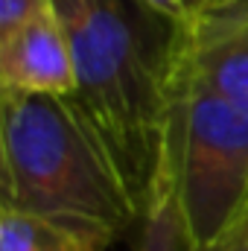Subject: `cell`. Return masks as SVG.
I'll return each instance as SVG.
<instances>
[{
    "label": "cell",
    "instance_id": "9",
    "mask_svg": "<svg viewBox=\"0 0 248 251\" xmlns=\"http://www.w3.org/2000/svg\"><path fill=\"white\" fill-rule=\"evenodd\" d=\"M201 251H248V210L207 249Z\"/></svg>",
    "mask_w": 248,
    "mask_h": 251
},
{
    "label": "cell",
    "instance_id": "7",
    "mask_svg": "<svg viewBox=\"0 0 248 251\" xmlns=\"http://www.w3.org/2000/svg\"><path fill=\"white\" fill-rule=\"evenodd\" d=\"M134 251H193L184 213H181V201H178L175 176H173V167L167 164V158L161 161L155 187L143 207L140 237H137Z\"/></svg>",
    "mask_w": 248,
    "mask_h": 251
},
{
    "label": "cell",
    "instance_id": "4",
    "mask_svg": "<svg viewBox=\"0 0 248 251\" xmlns=\"http://www.w3.org/2000/svg\"><path fill=\"white\" fill-rule=\"evenodd\" d=\"M167 70L201 82L248 111V0L225 9H193L170 26Z\"/></svg>",
    "mask_w": 248,
    "mask_h": 251
},
{
    "label": "cell",
    "instance_id": "5",
    "mask_svg": "<svg viewBox=\"0 0 248 251\" xmlns=\"http://www.w3.org/2000/svg\"><path fill=\"white\" fill-rule=\"evenodd\" d=\"M0 91L29 97L76 94L70 44L50 0L15 26L0 29Z\"/></svg>",
    "mask_w": 248,
    "mask_h": 251
},
{
    "label": "cell",
    "instance_id": "1",
    "mask_svg": "<svg viewBox=\"0 0 248 251\" xmlns=\"http://www.w3.org/2000/svg\"><path fill=\"white\" fill-rule=\"evenodd\" d=\"M64 26L76 105L108 146L140 216L164 161L167 38L134 0H50Z\"/></svg>",
    "mask_w": 248,
    "mask_h": 251
},
{
    "label": "cell",
    "instance_id": "6",
    "mask_svg": "<svg viewBox=\"0 0 248 251\" xmlns=\"http://www.w3.org/2000/svg\"><path fill=\"white\" fill-rule=\"evenodd\" d=\"M114 240L99 228L0 207V251H108Z\"/></svg>",
    "mask_w": 248,
    "mask_h": 251
},
{
    "label": "cell",
    "instance_id": "8",
    "mask_svg": "<svg viewBox=\"0 0 248 251\" xmlns=\"http://www.w3.org/2000/svg\"><path fill=\"white\" fill-rule=\"evenodd\" d=\"M134 3L143 6L149 15L167 21V26H175V24L187 21L193 15V9H196L193 0H134Z\"/></svg>",
    "mask_w": 248,
    "mask_h": 251
},
{
    "label": "cell",
    "instance_id": "11",
    "mask_svg": "<svg viewBox=\"0 0 248 251\" xmlns=\"http://www.w3.org/2000/svg\"><path fill=\"white\" fill-rule=\"evenodd\" d=\"M196 9H225V6H237V3H246V0H193Z\"/></svg>",
    "mask_w": 248,
    "mask_h": 251
},
{
    "label": "cell",
    "instance_id": "10",
    "mask_svg": "<svg viewBox=\"0 0 248 251\" xmlns=\"http://www.w3.org/2000/svg\"><path fill=\"white\" fill-rule=\"evenodd\" d=\"M47 0H0V29L15 26L18 21H24L26 15H32Z\"/></svg>",
    "mask_w": 248,
    "mask_h": 251
},
{
    "label": "cell",
    "instance_id": "3",
    "mask_svg": "<svg viewBox=\"0 0 248 251\" xmlns=\"http://www.w3.org/2000/svg\"><path fill=\"white\" fill-rule=\"evenodd\" d=\"M164 158L175 176L193 251L213 246L248 210V111L167 70Z\"/></svg>",
    "mask_w": 248,
    "mask_h": 251
},
{
    "label": "cell",
    "instance_id": "2",
    "mask_svg": "<svg viewBox=\"0 0 248 251\" xmlns=\"http://www.w3.org/2000/svg\"><path fill=\"white\" fill-rule=\"evenodd\" d=\"M0 207L120 237L140 219L123 176L73 97L0 91Z\"/></svg>",
    "mask_w": 248,
    "mask_h": 251
}]
</instances>
